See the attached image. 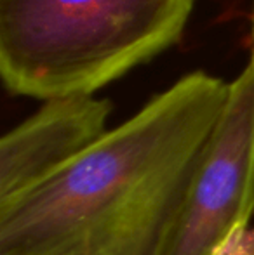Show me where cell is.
Segmentation results:
<instances>
[{
    "label": "cell",
    "instance_id": "cell-1",
    "mask_svg": "<svg viewBox=\"0 0 254 255\" xmlns=\"http://www.w3.org/2000/svg\"><path fill=\"white\" fill-rule=\"evenodd\" d=\"M202 70L152 98L87 151L0 203V255H159L228 96Z\"/></svg>",
    "mask_w": 254,
    "mask_h": 255
},
{
    "label": "cell",
    "instance_id": "cell-2",
    "mask_svg": "<svg viewBox=\"0 0 254 255\" xmlns=\"http://www.w3.org/2000/svg\"><path fill=\"white\" fill-rule=\"evenodd\" d=\"M197 0H0L10 96L96 94L180 42Z\"/></svg>",
    "mask_w": 254,
    "mask_h": 255
},
{
    "label": "cell",
    "instance_id": "cell-3",
    "mask_svg": "<svg viewBox=\"0 0 254 255\" xmlns=\"http://www.w3.org/2000/svg\"><path fill=\"white\" fill-rule=\"evenodd\" d=\"M254 214V63L228 85L159 255H213Z\"/></svg>",
    "mask_w": 254,
    "mask_h": 255
},
{
    "label": "cell",
    "instance_id": "cell-4",
    "mask_svg": "<svg viewBox=\"0 0 254 255\" xmlns=\"http://www.w3.org/2000/svg\"><path fill=\"white\" fill-rule=\"evenodd\" d=\"M113 104L94 94L42 101L0 139V203L23 195L66 167L108 132Z\"/></svg>",
    "mask_w": 254,
    "mask_h": 255
},
{
    "label": "cell",
    "instance_id": "cell-5",
    "mask_svg": "<svg viewBox=\"0 0 254 255\" xmlns=\"http://www.w3.org/2000/svg\"><path fill=\"white\" fill-rule=\"evenodd\" d=\"M213 255H254V228L248 226L234 231Z\"/></svg>",
    "mask_w": 254,
    "mask_h": 255
},
{
    "label": "cell",
    "instance_id": "cell-6",
    "mask_svg": "<svg viewBox=\"0 0 254 255\" xmlns=\"http://www.w3.org/2000/svg\"><path fill=\"white\" fill-rule=\"evenodd\" d=\"M249 61L254 63V12H253V49H251V59Z\"/></svg>",
    "mask_w": 254,
    "mask_h": 255
}]
</instances>
